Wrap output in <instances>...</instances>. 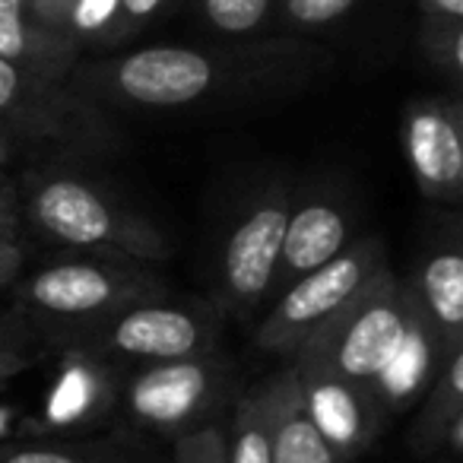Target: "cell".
<instances>
[{
	"mask_svg": "<svg viewBox=\"0 0 463 463\" xmlns=\"http://www.w3.org/2000/svg\"><path fill=\"white\" fill-rule=\"evenodd\" d=\"M20 216L39 235L92 258L156 264L172 258L165 232L124 200L64 168L33 172L16 184Z\"/></svg>",
	"mask_w": 463,
	"mask_h": 463,
	"instance_id": "obj_1",
	"label": "cell"
},
{
	"mask_svg": "<svg viewBox=\"0 0 463 463\" xmlns=\"http://www.w3.org/2000/svg\"><path fill=\"white\" fill-rule=\"evenodd\" d=\"M168 298V286L146 267L115 258H64L14 283V308L39 340L64 349L105 317Z\"/></svg>",
	"mask_w": 463,
	"mask_h": 463,
	"instance_id": "obj_2",
	"label": "cell"
},
{
	"mask_svg": "<svg viewBox=\"0 0 463 463\" xmlns=\"http://www.w3.org/2000/svg\"><path fill=\"white\" fill-rule=\"evenodd\" d=\"M239 80L241 71L235 61L222 54L184 45H156L115 58H80L64 83L92 105L178 111L219 96Z\"/></svg>",
	"mask_w": 463,
	"mask_h": 463,
	"instance_id": "obj_3",
	"label": "cell"
},
{
	"mask_svg": "<svg viewBox=\"0 0 463 463\" xmlns=\"http://www.w3.org/2000/svg\"><path fill=\"white\" fill-rule=\"evenodd\" d=\"M412 308L416 298L410 283L384 264L340 315L330 317L292 355V362L330 368L355 384H372L403 340Z\"/></svg>",
	"mask_w": 463,
	"mask_h": 463,
	"instance_id": "obj_4",
	"label": "cell"
},
{
	"mask_svg": "<svg viewBox=\"0 0 463 463\" xmlns=\"http://www.w3.org/2000/svg\"><path fill=\"white\" fill-rule=\"evenodd\" d=\"M219 330L216 308L156 298L105 317L64 349H80L111 368H140L213 353L219 349Z\"/></svg>",
	"mask_w": 463,
	"mask_h": 463,
	"instance_id": "obj_5",
	"label": "cell"
},
{
	"mask_svg": "<svg viewBox=\"0 0 463 463\" xmlns=\"http://www.w3.org/2000/svg\"><path fill=\"white\" fill-rule=\"evenodd\" d=\"M232 365L219 349L194 359L130 368L121 378V410L137 429L178 438L200 429L232 393Z\"/></svg>",
	"mask_w": 463,
	"mask_h": 463,
	"instance_id": "obj_6",
	"label": "cell"
},
{
	"mask_svg": "<svg viewBox=\"0 0 463 463\" xmlns=\"http://www.w3.org/2000/svg\"><path fill=\"white\" fill-rule=\"evenodd\" d=\"M387 264V251L381 239H362L346 245L334 260L296 279L289 289L273 298L270 311L260 321L254 343L258 349L279 359H292L330 317H336L368 279Z\"/></svg>",
	"mask_w": 463,
	"mask_h": 463,
	"instance_id": "obj_7",
	"label": "cell"
},
{
	"mask_svg": "<svg viewBox=\"0 0 463 463\" xmlns=\"http://www.w3.org/2000/svg\"><path fill=\"white\" fill-rule=\"evenodd\" d=\"M292 203H296L292 184L277 181L254 194L251 203L232 222L216 260V283H213L216 311L248 321L267 298H273V279H277L279 248Z\"/></svg>",
	"mask_w": 463,
	"mask_h": 463,
	"instance_id": "obj_8",
	"label": "cell"
},
{
	"mask_svg": "<svg viewBox=\"0 0 463 463\" xmlns=\"http://www.w3.org/2000/svg\"><path fill=\"white\" fill-rule=\"evenodd\" d=\"M0 130L16 143L99 149L111 143V128L102 111L67 83L33 77L0 61Z\"/></svg>",
	"mask_w": 463,
	"mask_h": 463,
	"instance_id": "obj_9",
	"label": "cell"
},
{
	"mask_svg": "<svg viewBox=\"0 0 463 463\" xmlns=\"http://www.w3.org/2000/svg\"><path fill=\"white\" fill-rule=\"evenodd\" d=\"M400 143L419 194L435 203H460L463 111L457 96L410 99L400 118Z\"/></svg>",
	"mask_w": 463,
	"mask_h": 463,
	"instance_id": "obj_10",
	"label": "cell"
},
{
	"mask_svg": "<svg viewBox=\"0 0 463 463\" xmlns=\"http://www.w3.org/2000/svg\"><path fill=\"white\" fill-rule=\"evenodd\" d=\"M289 365L296 368L305 412L324 435V441L346 463L365 454L374 444V438L381 435V425L387 419V412L374 400L372 387L355 384V381L321 365H305V362H289Z\"/></svg>",
	"mask_w": 463,
	"mask_h": 463,
	"instance_id": "obj_11",
	"label": "cell"
},
{
	"mask_svg": "<svg viewBox=\"0 0 463 463\" xmlns=\"http://www.w3.org/2000/svg\"><path fill=\"white\" fill-rule=\"evenodd\" d=\"M349 213L340 200L311 194L296 200L286 222L283 248H279L277 279H273V298L289 289L296 279L308 277L311 270L334 260L349 245Z\"/></svg>",
	"mask_w": 463,
	"mask_h": 463,
	"instance_id": "obj_12",
	"label": "cell"
},
{
	"mask_svg": "<svg viewBox=\"0 0 463 463\" xmlns=\"http://www.w3.org/2000/svg\"><path fill=\"white\" fill-rule=\"evenodd\" d=\"M80 48L61 29H52L29 10L26 0H0V61L64 83L80 61Z\"/></svg>",
	"mask_w": 463,
	"mask_h": 463,
	"instance_id": "obj_13",
	"label": "cell"
},
{
	"mask_svg": "<svg viewBox=\"0 0 463 463\" xmlns=\"http://www.w3.org/2000/svg\"><path fill=\"white\" fill-rule=\"evenodd\" d=\"M410 289L441 346H463V251L457 245V235L425 248Z\"/></svg>",
	"mask_w": 463,
	"mask_h": 463,
	"instance_id": "obj_14",
	"label": "cell"
},
{
	"mask_svg": "<svg viewBox=\"0 0 463 463\" xmlns=\"http://www.w3.org/2000/svg\"><path fill=\"white\" fill-rule=\"evenodd\" d=\"M444 353H448V349L441 346V340L435 336V330L429 327V321H425L416 305L410 317V327H406L400 346L393 349L391 362H387L378 378L368 384L381 410L400 412L416 403V400H422V393L429 391L438 368H441Z\"/></svg>",
	"mask_w": 463,
	"mask_h": 463,
	"instance_id": "obj_15",
	"label": "cell"
},
{
	"mask_svg": "<svg viewBox=\"0 0 463 463\" xmlns=\"http://www.w3.org/2000/svg\"><path fill=\"white\" fill-rule=\"evenodd\" d=\"M273 391V463H346L315 429L302 406L296 368L286 365L270 378Z\"/></svg>",
	"mask_w": 463,
	"mask_h": 463,
	"instance_id": "obj_16",
	"label": "cell"
},
{
	"mask_svg": "<svg viewBox=\"0 0 463 463\" xmlns=\"http://www.w3.org/2000/svg\"><path fill=\"white\" fill-rule=\"evenodd\" d=\"M412 441L422 450L450 448V454L460 457L463 450V346L448 349L438 368L435 381L422 393Z\"/></svg>",
	"mask_w": 463,
	"mask_h": 463,
	"instance_id": "obj_17",
	"label": "cell"
},
{
	"mask_svg": "<svg viewBox=\"0 0 463 463\" xmlns=\"http://www.w3.org/2000/svg\"><path fill=\"white\" fill-rule=\"evenodd\" d=\"M67 368L48 400V419L52 425H80L102 416L109 397L118 393V368L80 353V349H64Z\"/></svg>",
	"mask_w": 463,
	"mask_h": 463,
	"instance_id": "obj_18",
	"label": "cell"
},
{
	"mask_svg": "<svg viewBox=\"0 0 463 463\" xmlns=\"http://www.w3.org/2000/svg\"><path fill=\"white\" fill-rule=\"evenodd\" d=\"M225 463H273V391L270 378L248 391L235 406L225 435Z\"/></svg>",
	"mask_w": 463,
	"mask_h": 463,
	"instance_id": "obj_19",
	"label": "cell"
},
{
	"mask_svg": "<svg viewBox=\"0 0 463 463\" xmlns=\"http://www.w3.org/2000/svg\"><path fill=\"white\" fill-rule=\"evenodd\" d=\"M0 463H140V457L111 441H26L4 444Z\"/></svg>",
	"mask_w": 463,
	"mask_h": 463,
	"instance_id": "obj_20",
	"label": "cell"
},
{
	"mask_svg": "<svg viewBox=\"0 0 463 463\" xmlns=\"http://www.w3.org/2000/svg\"><path fill=\"white\" fill-rule=\"evenodd\" d=\"M273 7L277 0H194L203 26L235 39L264 33L273 23Z\"/></svg>",
	"mask_w": 463,
	"mask_h": 463,
	"instance_id": "obj_21",
	"label": "cell"
},
{
	"mask_svg": "<svg viewBox=\"0 0 463 463\" xmlns=\"http://www.w3.org/2000/svg\"><path fill=\"white\" fill-rule=\"evenodd\" d=\"M419 48L425 61L450 83L463 80V20L419 16Z\"/></svg>",
	"mask_w": 463,
	"mask_h": 463,
	"instance_id": "obj_22",
	"label": "cell"
},
{
	"mask_svg": "<svg viewBox=\"0 0 463 463\" xmlns=\"http://www.w3.org/2000/svg\"><path fill=\"white\" fill-rule=\"evenodd\" d=\"M121 0H71L64 16V35L73 45L83 48H105L111 39V26Z\"/></svg>",
	"mask_w": 463,
	"mask_h": 463,
	"instance_id": "obj_23",
	"label": "cell"
},
{
	"mask_svg": "<svg viewBox=\"0 0 463 463\" xmlns=\"http://www.w3.org/2000/svg\"><path fill=\"white\" fill-rule=\"evenodd\" d=\"M359 7V0H277L273 23L283 33H317Z\"/></svg>",
	"mask_w": 463,
	"mask_h": 463,
	"instance_id": "obj_24",
	"label": "cell"
},
{
	"mask_svg": "<svg viewBox=\"0 0 463 463\" xmlns=\"http://www.w3.org/2000/svg\"><path fill=\"white\" fill-rule=\"evenodd\" d=\"M39 340L29 321L16 308H0V372L26 362L33 343Z\"/></svg>",
	"mask_w": 463,
	"mask_h": 463,
	"instance_id": "obj_25",
	"label": "cell"
},
{
	"mask_svg": "<svg viewBox=\"0 0 463 463\" xmlns=\"http://www.w3.org/2000/svg\"><path fill=\"white\" fill-rule=\"evenodd\" d=\"M172 463H225V431L216 425H200L178 435Z\"/></svg>",
	"mask_w": 463,
	"mask_h": 463,
	"instance_id": "obj_26",
	"label": "cell"
},
{
	"mask_svg": "<svg viewBox=\"0 0 463 463\" xmlns=\"http://www.w3.org/2000/svg\"><path fill=\"white\" fill-rule=\"evenodd\" d=\"M172 0H121V7H118L115 16V26H111V39L109 45H121L128 42L130 35L143 33L162 10L168 7Z\"/></svg>",
	"mask_w": 463,
	"mask_h": 463,
	"instance_id": "obj_27",
	"label": "cell"
},
{
	"mask_svg": "<svg viewBox=\"0 0 463 463\" xmlns=\"http://www.w3.org/2000/svg\"><path fill=\"white\" fill-rule=\"evenodd\" d=\"M26 258L23 241H0V292L14 289V283L26 270Z\"/></svg>",
	"mask_w": 463,
	"mask_h": 463,
	"instance_id": "obj_28",
	"label": "cell"
},
{
	"mask_svg": "<svg viewBox=\"0 0 463 463\" xmlns=\"http://www.w3.org/2000/svg\"><path fill=\"white\" fill-rule=\"evenodd\" d=\"M26 4L45 26L64 33V16H67V7H71V0H26Z\"/></svg>",
	"mask_w": 463,
	"mask_h": 463,
	"instance_id": "obj_29",
	"label": "cell"
},
{
	"mask_svg": "<svg viewBox=\"0 0 463 463\" xmlns=\"http://www.w3.org/2000/svg\"><path fill=\"white\" fill-rule=\"evenodd\" d=\"M419 16L463 20V0H419Z\"/></svg>",
	"mask_w": 463,
	"mask_h": 463,
	"instance_id": "obj_30",
	"label": "cell"
},
{
	"mask_svg": "<svg viewBox=\"0 0 463 463\" xmlns=\"http://www.w3.org/2000/svg\"><path fill=\"white\" fill-rule=\"evenodd\" d=\"M0 219L20 222V200H16V184L0 175Z\"/></svg>",
	"mask_w": 463,
	"mask_h": 463,
	"instance_id": "obj_31",
	"label": "cell"
},
{
	"mask_svg": "<svg viewBox=\"0 0 463 463\" xmlns=\"http://www.w3.org/2000/svg\"><path fill=\"white\" fill-rule=\"evenodd\" d=\"M16 149H20V143H16L10 134H4V130H0V168H4L10 159H14Z\"/></svg>",
	"mask_w": 463,
	"mask_h": 463,
	"instance_id": "obj_32",
	"label": "cell"
},
{
	"mask_svg": "<svg viewBox=\"0 0 463 463\" xmlns=\"http://www.w3.org/2000/svg\"><path fill=\"white\" fill-rule=\"evenodd\" d=\"M0 241H20V222L0 219Z\"/></svg>",
	"mask_w": 463,
	"mask_h": 463,
	"instance_id": "obj_33",
	"label": "cell"
}]
</instances>
